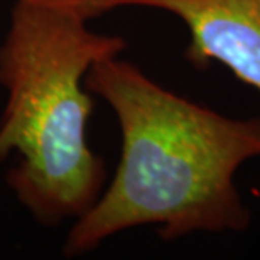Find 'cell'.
Segmentation results:
<instances>
[{
	"mask_svg": "<svg viewBox=\"0 0 260 260\" xmlns=\"http://www.w3.org/2000/svg\"><path fill=\"white\" fill-rule=\"evenodd\" d=\"M85 85L115 112L122 152L112 183L68 233L64 255H83L137 226H155L166 242L247 230L250 211L235 174L260 157V117L221 115L118 56L93 64Z\"/></svg>",
	"mask_w": 260,
	"mask_h": 260,
	"instance_id": "1",
	"label": "cell"
},
{
	"mask_svg": "<svg viewBox=\"0 0 260 260\" xmlns=\"http://www.w3.org/2000/svg\"><path fill=\"white\" fill-rule=\"evenodd\" d=\"M112 10L113 0H14L10 10L0 44V162L17 152L7 184L44 226L78 220L103 191L105 162L86 140L95 102L85 78L127 48L120 36L90 29Z\"/></svg>",
	"mask_w": 260,
	"mask_h": 260,
	"instance_id": "2",
	"label": "cell"
},
{
	"mask_svg": "<svg viewBox=\"0 0 260 260\" xmlns=\"http://www.w3.org/2000/svg\"><path fill=\"white\" fill-rule=\"evenodd\" d=\"M117 9L150 7L176 15L189 30L184 58L198 70L225 66L260 93V0H113Z\"/></svg>",
	"mask_w": 260,
	"mask_h": 260,
	"instance_id": "3",
	"label": "cell"
}]
</instances>
